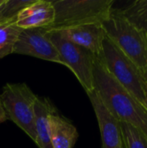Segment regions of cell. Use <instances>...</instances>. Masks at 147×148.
I'll return each instance as SVG.
<instances>
[{
	"label": "cell",
	"instance_id": "cell-1",
	"mask_svg": "<svg viewBox=\"0 0 147 148\" xmlns=\"http://www.w3.org/2000/svg\"><path fill=\"white\" fill-rule=\"evenodd\" d=\"M94 87L100 100L120 122L132 125L147 136V110L108 73L97 56Z\"/></svg>",
	"mask_w": 147,
	"mask_h": 148
},
{
	"label": "cell",
	"instance_id": "cell-2",
	"mask_svg": "<svg viewBox=\"0 0 147 148\" xmlns=\"http://www.w3.org/2000/svg\"><path fill=\"white\" fill-rule=\"evenodd\" d=\"M106 36L147 75V36L133 25L123 15L121 9L111 10L101 23Z\"/></svg>",
	"mask_w": 147,
	"mask_h": 148
},
{
	"label": "cell",
	"instance_id": "cell-3",
	"mask_svg": "<svg viewBox=\"0 0 147 148\" xmlns=\"http://www.w3.org/2000/svg\"><path fill=\"white\" fill-rule=\"evenodd\" d=\"M97 58L108 73L147 110L143 73L107 36Z\"/></svg>",
	"mask_w": 147,
	"mask_h": 148
},
{
	"label": "cell",
	"instance_id": "cell-4",
	"mask_svg": "<svg viewBox=\"0 0 147 148\" xmlns=\"http://www.w3.org/2000/svg\"><path fill=\"white\" fill-rule=\"evenodd\" d=\"M55 21L49 29H62L90 23H102L113 9V0H55Z\"/></svg>",
	"mask_w": 147,
	"mask_h": 148
},
{
	"label": "cell",
	"instance_id": "cell-5",
	"mask_svg": "<svg viewBox=\"0 0 147 148\" xmlns=\"http://www.w3.org/2000/svg\"><path fill=\"white\" fill-rule=\"evenodd\" d=\"M37 96L25 83H7L0 95V101L8 119L21 128L35 143V103Z\"/></svg>",
	"mask_w": 147,
	"mask_h": 148
},
{
	"label": "cell",
	"instance_id": "cell-6",
	"mask_svg": "<svg viewBox=\"0 0 147 148\" xmlns=\"http://www.w3.org/2000/svg\"><path fill=\"white\" fill-rule=\"evenodd\" d=\"M48 36L56 48L64 66L75 74L87 95L94 91V65L96 56L62 38L56 30L49 29Z\"/></svg>",
	"mask_w": 147,
	"mask_h": 148
},
{
	"label": "cell",
	"instance_id": "cell-7",
	"mask_svg": "<svg viewBox=\"0 0 147 148\" xmlns=\"http://www.w3.org/2000/svg\"><path fill=\"white\" fill-rule=\"evenodd\" d=\"M48 32V27L22 29L12 54L33 56L64 65Z\"/></svg>",
	"mask_w": 147,
	"mask_h": 148
},
{
	"label": "cell",
	"instance_id": "cell-8",
	"mask_svg": "<svg viewBox=\"0 0 147 148\" xmlns=\"http://www.w3.org/2000/svg\"><path fill=\"white\" fill-rule=\"evenodd\" d=\"M95 113L102 141V148H122L120 122L106 108L94 91L88 94Z\"/></svg>",
	"mask_w": 147,
	"mask_h": 148
},
{
	"label": "cell",
	"instance_id": "cell-9",
	"mask_svg": "<svg viewBox=\"0 0 147 148\" xmlns=\"http://www.w3.org/2000/svg\"><path fill=\"white\" fill-rule=\"evenodd\" d=\"M56 31L62 38L89 50L96 56L101 53L103 42L107 36L101 23L84 24Z\"/></svg>",
	"mask_w": 147,
	"mask_h": 148
},
{
	"label": "cell",
	"instance_id": "cell-10",
	"mask_svg": "<svg viewBox=\"0 0 147 148\" xmlns=\"http://www.w3.org/2000/svg\"><path fill=\"white\" fill-rule=\"evenodd\" d=\"M55 15L51 1L33 0L16 15V23L22 29L50 27L55 21Z\"/></svg>",
	"mask_w": 147,
	"mask_h": 148
},
{
	"label": "cell",
	"instance_id": "cell-11",
	"mask_svg": "<svg viewBox=\"0 0 147 148\" xmlns=\"http://www.w3.org/2000/svg\"><path fill=\"white\" fill-rule=\"evenodd\" d=\"M76 127L55 109L49 115V138L52 148H73L78 139Z\"/></svg>",
	"mask_w": 147,
	"mask_h": 148
},
{
	"label": "cell",
	"instance_id": "cell-12",
	"mask_svg": "<svg viewBox=\"0 0 147 148\" xmlns=\"http://www.w3.org/2000/svg\"><path fill=\"white\" fill-rule=\"evenodd\" d=\"M55 107L47 98L37 97L35 103L36 144L39 148H52L49 138V115Z\"/></svg>",
	"mask_w": 147,
	"mask_h": 148
},
{
	"label": "cell",
	"instance_id": "cell-13",
	"mask_svg": "<svg viewBox=\"0 0 147 148\" xmlns=\"http://www.w3.org/2000/svg\"><path fill=\"white\" fill-rule=\"evenodd\" d=\"M21 31L22 29L16 23V17L0 19V59L13 53Z\"/></svg>",
	"mask_w": 147,
	"mask_h": 148
},
{
	"label": "cell",
	"instance_id": "cell-14",
	"mask_svg": "<svg viewBox=\"0 0 147 148\" xmlns=\"http://www.w3.org/2000/svg\"><path fill=\"white\" fill-rule=\"evenodd\" d=\"M121 10L124 16L147 36V0H136Z\"/></svg>",
	"mask_w": 147,
	"mask_h": 148
},
{
	"label": "cell",
	"instance_id": "cell-15",
	"mask_svg": "<svg viewBox=\"0 0 147 148\" xmlns=\"http://www.w3.org/2000/svg\"><path fill=\"white\" fill-rule=\"evenodd\" d=\"M123 148H147V136L136 127L120 122Z\"/></svg>",
	"mask_w": 147,
	"mask_h": 148
},
{
	"label": "cell",
	"instance_id": "cell-16",
	"mask_svg": "<svg viewBox=\"0 0 147 148\" xmlns=\"http://www.w3.org/2000/svg\"><path fill=\"white\" fill-rule=\"evenodd\" d=\"M33 0H7L4 6L2 18L9 19L16 17V15Z\"/></svg>",
	"mask_w": 147,
	"mask_h": 148
},
{
	"label": "cell",
	"instance_id": "cell-17",
	"mask_svg": "<svg viewBox=\"0 0 147 148\" xmlns=\"http://www.w3.org/2000/svg\"><path fill=\"white\" fill-rule=\"evenodd\" d=\"M7 120H8V117H7L6 113H5V111H4V109L3 108L2 103L0 101V123H3Z\"/></svg>",
	"mask_w": 147,
	"mask_h": 148
},
{
	"label": "cell",
	"instance_id": "cell-18",
	"mask_svg": "<svg viewBox=\"0 0 147 148\" xmlns=\"http://www.w3.org/2000/svg\"><path fill=\"white\" fill-rule=\"evenodd\" d=\"M6 2L7 0H0V19L2 18V14H3L4 6L6 4Z\"/></svg>",
	"mask_w": 147,
	"mask_h": 148
},
{
	"label": "cell",
	"instance_id": "cell-19",
	"mask_svg": "<svg viewBox=\"0 0 147 148\" xmlns=\"http://www.w3.org/2000/svg\"><path fill=\"white\" fill-rule=\"evenodd\" d=\"M146 78V77H145ZM144 89H145V95H146V107H147V79L146 78L145 81V84H144Z\"/></svg>",
	"mask_w": 147,
	"mask_h": 148
},
{
	"label": "cell",
	"instance_id": "cell-20",
	"mask_svg": "<svg viewBox=\"0 0 147 148\" xmlns=\"http://www.w3.org/2000/svg\"><path fill=\"white\" fill-rule=\"evenodd\" d=\"M145 77H146V79H147V75H146V76H145Z\"/></svg>",
	"mask_w": 147,
	"mask_h": 148
},
{
	"label": "cell",
	"instance_id": "cell-21",
	"mask_svg": "<svg viewBox=\"0 0 147 148\" xmlns=\"http://www.w3.org/2000/svg\"><path fill=\"white\" fill-rule=\"evenodd\" d=\"M122 148H123V147H122Z\"/></svg>",
	"mask_w": 147,
	"mask_h": 148
}]
</instances>
